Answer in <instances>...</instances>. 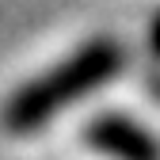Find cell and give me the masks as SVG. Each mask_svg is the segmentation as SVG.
Here are the masks:
<instances>
[{
  "label": "cell",
  "mask_w": 160,
  "mask_h": 160,
  "mask_svg": "<svg viewBox=\"0 0 160 160\" xmlns=\"http://www.w3.org/2000/svg\"><path fill=\"white\" fill-rule=\"evenodd\" d=\"M149 46H152V53L160 57V15L152 19V27H149Z\"/></svg>",
  "instance_id": "3957f363"
},
{
  "label": "cell",
  "mask_w": 160,
  "mask_h": 160,
  "mask_svg": "<svg viewBox=\"0 0 160 160\" xmlns=\"http://www.w3.org/2000/svg\"><path fill=\"white\" fill-rule=\"evenodd\" d=\"M126 69V50L114 38H92V42L76 46L69 57H61L46 72H38L34 80L19 84L4 99V130L8 133H38L50 126L61 111L80 103L95 88H103L107 80H114Z\"/></svg>",
  "instance_id": "6da1fadb"
},
{
  "label": "cell",
  "mask_w": 160,
  "mask_h": 160,
  "mask_svg": "<svg viewBox=\"0 0 160 160\" xmlns=\"http://www.w3.org/2000/svg\"><path fill=\"white\" fill-rule=\"evenodd\" d=\"M84 141L111 160H160V141L130 114H95L84 126Z\"/></svg>",
  "instance_id": "7a4b0ae2"
}]
</instances>
